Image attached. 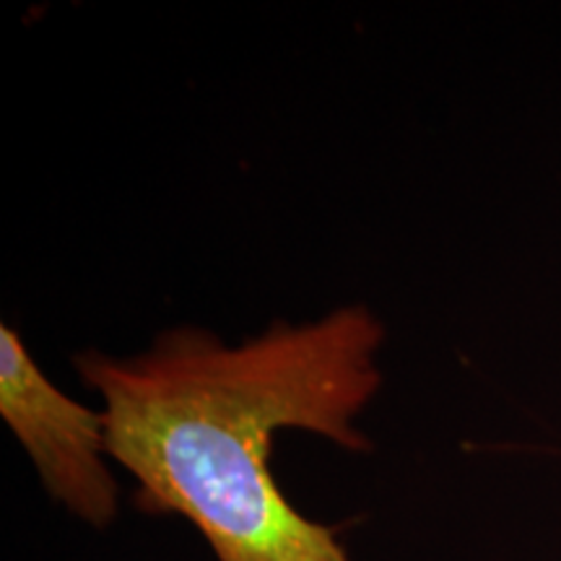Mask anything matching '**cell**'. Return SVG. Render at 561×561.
Returning a JSON list of instances; mask_svg holds the SVG:
<instances>
[{
    "label": "cell",
    "instance_id": "cell-1",
    "mask_svg": "<svg viewBox=\"0 0 561 561\" xmlns=\"http://www.w3.org/2000/svg\"><path fill=\"white\" fill-rule=\"evenodd\" d=\"M382 322L346 305L240 346L172 328L146 354L87 351L76 369L102 396L107 455L136 479L140 510L191 520L216 561H354L286 500L271 447L276 432L301 430L367 453L356 419L382 388Z\"/></svg>",
    "mask_w": 561,
    "mask_h": 561
},
{
    "label": "cell",
    "instance_id": "cell-2",
    "mask_svg": "<svg viewBox=\"0 0 561 561\" xmlns=\"http://www.w3.org/2000/svg\"><path fill=\"white\" fill-rule=\"evenodd\" d=\"M0 416L37 468L47 494L79 520L107 528L121 512L102 411L45 377L13 328H0Z\"/></svg>",
    "mask_w": 561,
    "mask_h": 561
}]
</instances>
